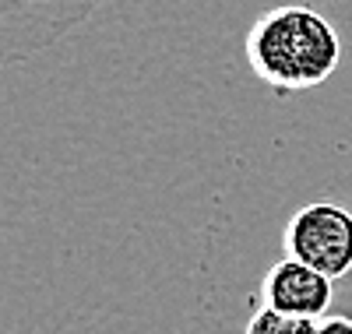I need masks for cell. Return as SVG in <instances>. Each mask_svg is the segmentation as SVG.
<instances>
[{"label": "cell", "instance_id": "6da1fadb", "mask_svg": "<svg viewBox=\"0 0 352 334\" xmlns=\"http://www.w3.org/2000/svg\"><path fill=\"white\" fill-rule=\"evenodd\" d=\"M243 53L257 81H264L275 96H292L324 85L335 74L342 39L335 25L314 8L285 4L264 11L250 25Z\"/></svg>", "mask_w": 352, "mask_h": 334}, {"label": "cell", "instance_id": "7a4b0ae2", "mask_svg": "<svg viewBox=\"0 0 352 334\" xmlns=\"http://www.w3.org/2000/svg\"><path fill=\"white\" fill-rule=\"evenodd\" d=\"M102 0H0V67L25 64L96 14Z\"/></svg>", "mask_w": 352, "mask_h": 334}, {"label": "cell", "instance_id": "3957f363", "mask_svg": "<svg viewBox=\"0 0 352 334\" xmlns=\"http://www.w3.org/2000/svg\"><path fill=\"white\" fill-rule=\"evenodd\" d=\"M285 254L328 278L352 275V211L331 201H317L300 208L285 225Z\"/></svg>", "mask_w": 352, "mask_h": 334}, {"label": "cell", "instance_id": "277c9868", "mask_svg": "<svg viewBox=\"0 0 352 334\" xmlns=\"http://www.w3.org/2000/svg\"><path fill=\"white\" fill-rule=\"evenodd\" d=\"M261 302L278 313L292 317H324L335 307V278L320 275L317 267L296 260V257H282L278 264L268 267V275L261 282Z\"/></svg>", "mask_w": 352, "mask_h": 334}, {"label": "cell", "instance_id": "5b68a950", "mask_svg": "<svg viewBox=\"0 0 352 334\" xmlns=\"http://www.w3.org/2000/svg\"><path fill=\"white\" fill-rule=\"evenodd\" d=\"M247 334H317V320L310 317H292V313H278L272 307H261L250 324Z\"/></svg>", "mask_w": 352, "mask_h": 334}, {"label": "cell", "instance_id": "8992f818", "mask_svg": "<svg viewBox=\"0 0 352 334\" xmlns=\"http://www.w3.org/2000/svg\"><path fill=\"white\" fill-rule=\"evenodd\" d=\"M317 334H352V313L335 302L324 317H317Z\"/></svg>", "mask_w": 352, "mask_h": 334}, {"label": "cell", "instance_id": "52a82bcc", "mask_svg": "<svg viewBox=\"0 0 352 334\" xmlns=\"http://www.w3.org/2000/svg\"><path fill=\"white\" fill-rule=\"evenodd\" d=\"M335 302H338V307H345V310L352 313V292H349V296H335Z\"/></svg>", "mask_w": 352, "mask_h": 334}]
</instances>
